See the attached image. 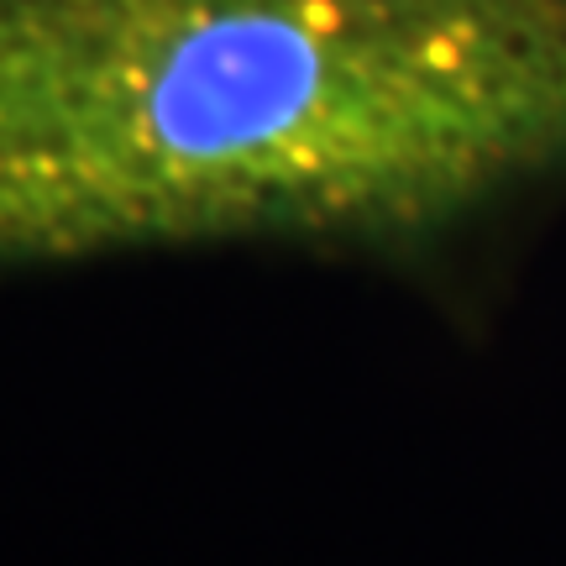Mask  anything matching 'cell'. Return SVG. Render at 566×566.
<instances>
[{"label": "cell", "mask_w": 566, "mask_h": 566, "mask_svg": "<svg viewBox=\"0 0 566 566\" xmlns=\"http://www.w3.org/2000/svg\"><path fill=\"white\" fill-rule=\"evenodd\" d=\"M566 195V0H0V279L300 252L467 336Z\"/></svg>", "instance_id": "6da1fadb"}]
</instances>
